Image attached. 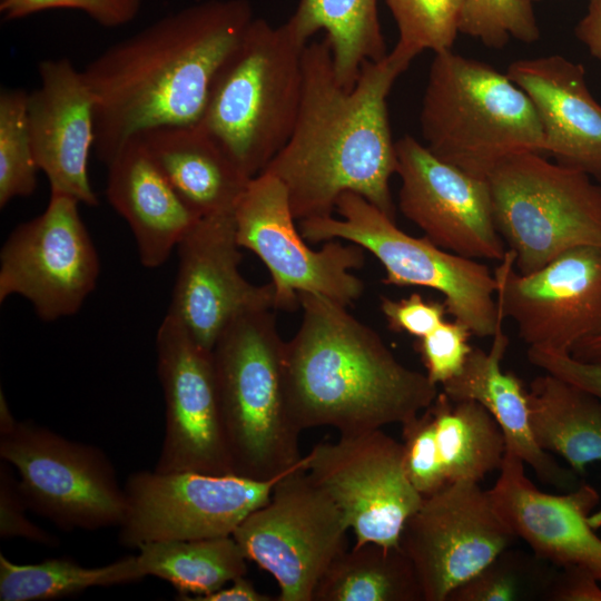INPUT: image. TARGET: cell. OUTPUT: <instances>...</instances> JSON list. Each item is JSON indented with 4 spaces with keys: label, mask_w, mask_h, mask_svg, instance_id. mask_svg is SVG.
Masks as SVG:
<instances>
[{
    "label": "cell",
    "mask_w": 601,
    "mask_h": 601,
    "mask_svg": "<svg viewBox=\"0 0 601 601\" xmlns=\"http://www.w3.org/2000/svg\"><path fill=\"white\" fill-rule=\"evenodd\" d=\"M405 69L387 56L367 61L352 89L336 79L325 39L306 45L303 92L292 134L262 173L285 186L294 218L333 215L358 194L395 220L390 180L397 168L387 98Z\"/></svg>",
    "instance_id": "obj_1"
},
{
    "label": "cell",
    "mask_w": 601,
    "mask_h": 601,
    "mask_svg": "<svg viewBox=\"0 0 601 601\" xmlns=\"http://www.w3.org/2000/svg\"><path fill=\"white\" fill-rule=\"evenodd\" d=\"M138 551L144 575L169 582L179 599L209 594L247 572L248 560L233 535L154 541Z\"/></svg>",
    "instance_id": "obj_30"
},
{
    "label": "cell",
    "mask_w": 601,
    "mask_h": 601,
    "mask_svg": "<svg viewBox=\"0 0 601 601\" xmlns=\"http://www.w3.org/2000/svg\"><path fill=\"white\" fill-rule=\"evenodd\" d=\"M471 335L464 324L454 319L444 321L430 334L418 338L417 351L432 383L442 386L462 371L473 348L469 343Z\"/></svg>",
    "instance_id": "obj_37"
},
{
    "label": "cell",
    "mask_w": 601,
    "mask_h": 601,
    "mask_svg": "<svg viewBox=\"0 0 601 601\" xmlns=\"http://www.w3.org/2000/svg\"><path fill=\"white\" fill-rule=\"evenodd\" d=\"M395 146L401 213L447 252L501 262L508 248L495 227L487 179L440 159L411 135Z\"/></svg>",
    "instance_id": "obj_18"
},
{
    "label": "cell",
    "mask_w": 601,
    "mask_h": 601,
    "mask_svg": "<svg viewBox=\"0 0 601 601\" xmlns=\"http://www.w3.org/2000/svg\"><path fill=\"white\" fill-rule=\"evenodd\" d=\"M28 92L4 88L0 92V207L33 194L39 170L31 146L27 116Z\"/></svg>",
    "instance_id": "obj_33"
},
{
    "label": "cell",
    "mask_w": 601,
    "mask_h": 601,
    "mask_svg": "<svg viewBox=\"0 0 601 601\" xmlns=\"http://www.w3.org/2000/svg\"><path fill=\"white\" fill-rule=\"evenodd\" d=\"M239 248L233 213L201 217L177 245L178 272L167 314L208 351L239 315L275 309L272 283L254 285L243 277Z\"/></svg>",
    "instance_id": "obj_19"
},
{
    "label": "cell",
    "mask_w": 601,
    "mask_h": 601,
    "mask_svg": "<svg viewBox=\"0 0 601 601\" xmlns=\"http://www.w3.org/2000/svg\"><path fill=\"white\" fill-rule=\"evenodd\" d=\"M286 23L304 43L325 32L335 77L346 89L354 87L365 62L388 53L377 0H299Z\"/></svg>",
    "instance_id": "obj_27"
},
{
    "label": "cell",
    "mask_w": 601,
    "mask_h": 601,
    "mask_svg": "<svg viewBox=\"0 0 601 601\" xmlns=\"http://www.w3.org/2000/svg\"><path fill=\"white\" fill-rule=\"evenodd\" d=\"M528 358L545 373L571 382L601 401V361L584 362L574 358L571 354H560L534 347H529Z\"/></svg>",
    "instance_id": "obj_41"
},
{
    "label": "cell",
    "mask_w": 601,
    "mask_h": 601,
    "mask_svg": "<svg viewBox=\"0 0 601 601\" xmlns=\"http://www.w3.org/2000/svg\"><path fill=\"white\" fill-rule=\"evenodd\" d=\"M247 0H208L170 13L96 57L82 75L95 102V149L106 165L134 136L200 121L211 85L242 41Z\"/></svg>",
    "instance_id": "obj_2"
},
{
    "label": "cell",
    "mask_w": 601,
    "mask_h": 601,
    "mask_svg": "<svg viewBox=\"0 0 601 601\" xmlns=\"http://www.w3.org/2000/svg\"><path fill=\"white\" fill-rule=\"evenodd\" d=\"M304 457L312 480L345 515L355 544H400L423 501L407 476L402 443L377 428L319 442Z\"/></svg>",
    "instance_id": "obj_14"
},
{
    "label": "cell",
    "mask_w": 601,
    "mask_h": 601,
    "mask_svg": "<svg viewBox=\"0 0 601 601\" xmlns=\"http://www.w3.org/2000/svg\"><path fill=\"white\" fill-rule=\"evenodd\" d=\"M503 322H499L491 348L473 347L462 371L442 385V392L453 401L480 403L500 426L505 451L518 455L542 482L571 491L580 484L578 475L536 444L530 426L528 391L514 373L502 370L509 346Z\"/></svg>",
    "instance_id": "obj_24"
},
{
    "label": "cell",
    "mask_w": 601,
    "mask_h": 601,
    "mask_svg": "<svg viewBox=\"0 0 601 601\" xmlns=\"http://www.w3.org/2000/svg\"><path fill=\"white\" fill-rule=\"evenodd\" d=\"M28 505L20 492L18 479L9 464H0V538H21L28 541L56 546L59 540L28 519Z\"/></svg>",
    "instance_id": "obj_39"
},
{
    "label": "cell",
    "mask_w": 601,
    "mask_h": 601,
    "mask_svg": "<svg viewBox=\"0 0 601 601\" xmlns=\"http://www.w3.org/2000/svg\"><path fill=\"white\" fill-rule=\"evenodd\" d=\"M524 465L505 451L500 475L489 490L496 510L534 555L558 566L585 568L601 582V538L588 522L599 493L587 483L564 494L543 492Z\"/></svg>",
    "instance_id": "obj_21"
},
{
    "label": "cell",
    "mask_w": 601,
    "mask_h": 601,
    "mask_svg": "<svg viewBox=\"0 0 601 601\" xmlns=\"http://www.w3.org/2000/svg\"><path fill=\"white\" fill-rule=\"evenodd\" d=\"M506 75L535 108L544 152L601 184V105L588 87L583 66L550 55L515 60Z\"/></svg>",
    "instance_id": "obj_22"
},
{
    "label": "cell",
    "mask_w": 601,
    "mask_h": 601,
    "mask_svg": "<svg viewBox=\"0 0 601 601\" xmlns=\"http://www.w3.org/2000/svg\"><path fill=\"white\" fill-rule=\"evenodd\" d=\"M237 242L265 264L274 287L275 309L299 306L298 294L312 293L348 306L364 293L353 275L365 263V249L332 239L312 249L295 226L285 186L275 176L253 177L234 209Z\"/></svg>",
    "instance_id": "obj_11"
},
{
    "label": "cell",
    "mask_w": 601,
    "mask_h": 601,
    "mask_svg": "<svg viewBox=\"0 0 601 601\" xmlns=\"http://www.w3.org/2000/svg\"><path fill=\"white\" fill-rule=\"evenodd\" d=\"M79 204L50 193L46 209L11 231L0 253V302L19 295L47 322L80 309L100 266Z\"/></svg>",
    "instance_id": "obj_13"
},
{
    "label": "cell",
    "mask_w": 601,
    "mask_h": 601,
    "mask_svg": "<svg viewBox=\"0 0 601 601\" xmlns=\"http://www.w3.org/2000/svg\"><path fill=\"white\" fill-rule=\"evenodd\" d=\"M300 41L285 22H250L218 71L198 125L249 178L259 175L288 140L302 100Z\"/></svg>",
    "instance_id": "obj_6"
},
{
    "label": "cell",
    "mask_w": 601,
    "mask_h": 601,
    "mask_svg": "<svg viewBox=\"0 0 601 601\" xmlns=\"http://www.w3.org/2000/svg\"><path fill=\"white\" fill-rule=\"evenodd\" d=\"M40 86L28 92L27 116L33 156L50 185L80 204L98 198L88 176L95 146V102L82 70L68 58L46 59L38 67Z\"/></svg>",
    "instance_id": "obj_20"
},
{
    "label": "cell",
    "mask_w": 601,
    "mask_h": 601,
    "mask_svg": "<svg viewBox=\"0 0 601 601\" xmlns=\"http://www.w3.org/2000/svg\"><path fill=\"white\" fill-rule=\"evenodd\" d=\"M486 179L495 227L519 273H534L578 246H601V184L584 171L525 152Z\"/></svg>",
    "instance_id": "obj_8"
},
{
    "label": "cell",
    "mask_w": 601,
    "mask_h": 601,
    "mask_svg": "<svg viewBox=\"0 0 601 601\" xmlns=\"http://www.w3.org/2000/svg\"><path fill=\"white\" fill-rule=\"evenodd\" d=\"M530 426L536 444L563 457L579 476L601 462V401L587 390L545 373L530 383ZM601 526V508L588 518Z\"/></svg>",
    "instance_id": "obj_26"
},
{
    "label": "cell",
    "mask_w": 601,
    "mask_h": 601,
    "mask_svg": "<svg viewBox=\"0 0 601 601\" xmlns=\"http://www.w3.org/2000/svg\"><path fill=\"white\" fill-rule=\"evenodd\" d=\"M312 601H424L415 568L401 545L354 544L329 564Z\"/></svg>",
    "instance_id": "obj_28"
},
{
    "label": "cell",
    "mask_w": 601,
    "mask_h": 601,
    "mask_svg": "<svg viewBox=\"0 0 601 601\" xmlns=\"http://www.w3.org/2000/svg\"><path fill=\"white\" fill-rule=\"evenodd\" d=\"M494 277L497 308L529 347L571 354L601 333V246L571 248L526 275L508 249Z\"/></svg>",
    "instance_id": "obj_16"
},
{
    "label": "cell",
    "mask_w": 601,
    "mask_h": 601,
    "mask_svg": "<svg viewBox=\"0 0 601 601\" xmlns=\"http://www.w3.org/2000/svg\"><path fill=\"white\" fill-rule=\"evenodd\" d=\"M14 418L3 391L0 392V434L10 431L16 424Z\"/></svg>",
    "instance_id": "obj_46"
},
{
    "label": "cell",
    "mask_w": 601,
    "mask_h": 601,
    "mask_svg": "<svg viewBox=\"0 0 601 601\" xmlns=\"http://www.w3.org/2000/svg\"><path fill=\"white\" fill-rule=\"evenodd\" d=\"M181 200L199 217L234 213L249 180L199 125L139 134Z\"/></svg>",
    "instance_id": "obj_25"
},
{
    "label": "cell",
    "mask_w": 601,
    "mask_h": 601,
    "mask_svg": "<svg viewBox=\"0 0 601 601\" xmlns=\"http://www.w3.org/2000/svg\"><path fill=\"white\" fill-rule=\"evenodd\" d=\"M530 1H532V2H533V1H535V0H530Z\"/></svg>",
    "instance_id": "obj_47"
},
{
    "label": "cell",
    "mask_w": 601,
    "mask_h": 601,
    "mask_svg": "<svg viewBox=\"0 0 601 601\" xmlns=\"http://www.w3.org/2000/svg\"><path fill=\"white\" fill-rule=\"evenodd\" d=\"M427 408L449 483H480L489 473L500 470L505 454L504 436L496 421L480 403L453 401L440 392Z\"/></svg>",
    "instance_id": "obj_29"
},
{
    "label": "cell",
    "mask_w": 601,
    "mask_h": 601,
    "mask_svg": "<svg viewBox=\"0 0 601 601\" xmlns=\"http://www.w3.org/2000/svg\"><path fill=\"white\" fill-rule=\"evenodd\" d=\"M398 32L390 57L405 70L425 50H452L464 0H385Z\"/></svg>",
    "instance_id": "obj_32"
},
{
    "label": "cell",
    "mask_w": 601,
    "mask_h": 601,
    "mask_svg": "<svg viewBox=\"0 0 601 601\" xmlns=\"http://www.w3.org/2000/svg\"><path fill=\"white\" fill-rule=\"evenodd\" d=\"M381 311L390 329L417 338L434 331L447 314L444 302L427 300L418 293L401 299L382 297Z\"/></svg>",
    "instance_id": "obj_40"
},
{
    "label": "cell",
    "mask_w": 601,
    "mask_h": 601,
    "mask_svg": "<svg viewBox=\"0 0 601 601\" xmlns=\"http://www.w3.org/2000/svg\"><path fill=\"white\" fill-rule=\"evenodd\" d=\"M348 530L341 509L307 473L303 455L233 536L247 560L276 580V601H312L329 564L346 550Z\"/></svg>",
    "instance_id": "obj_9"
},
{
    "label": "cell",
    "mask_w": 601,
    "mask_h": 601,
    "mask_svg": "<svg viewBox=\"0 0 601 601\" xmlns=\"http://www.w3.org/2000/svg\"><path fill=\"white\" fill-rule=\"evenodd\" d=\"M541 560L504 550L486 566L455 588L447 601H514L540 595L545 591L554 574L548 573Z\"/></svg>",
    "instance_id": "obj_34"
},
{
    "label": "cell",
    "mask_w": 601,
    "mask_h": 601,
    "mask_svg": "<svg viewBox=\"0 0 601 601\" xmlns=\"http://www.w3.org/2000/svg\"><path fill=\"white\" fill-rule=\"evenodd\" d=\"M300 325L283 353L288 414L302 432L331 426L341 435L403 424L436 398L425 373L396 359L382 337L341 305L298 294Z\"/></svg>",
    "instance_id": "obj_3"
},
{
    "label": "cell",
    "mask_w": 601,
    "mask_h": 601,
    "mask_svg": "<svg viewBox=\"0 0 601 601\" xmlns=\"http://www.w3.org/2000/svg\"><path fill=\"white\" fill-rule=\"evenodd\" d=\"M404 465L415 490L428 496L449 484L437 452L432 415L426 407L402 424Z\"/></svg>",
    "instance_id": "obj_36"
},
{
    "label": "cell",
    "mask_w": 601,
    "mask_h": 601,
    "mask_svg": "<svg viewBox=\"0 0 601 601\" xmlns=\"http://www.w3.org/2000/svg\"><path fill=\"white\" fill-rule=\"evenodd\" d=\"M571 355L584 362L601 361V333L578 343L572 349Z\"/></svg>",
    "instance_id": "obj_45"
},
{
    "label": "cell",
    "mask_w": 601,
    "mask_h": 601,
    "mask_svg": "<svg viewBox=\"0 0 601 601\" xmlns=\"http://www.w3.org/2000/svg\"><path fill=\"white\" fill-rule=\"evenodd\" d=\"M598 578L588 569L578 565L561 566L554 572L544 599L551 601H601Z\"/></svg>",
    "instance_id": "obj_42"
},
{
    "label": "cell",
    "mask_w": 601,
    "mask_h": 601,
    "mask_svg": "<svg viewBox=\"0 0 601 601\" xmlns=\"http://www.w3.org/2000/svg\"><path fill=\"white\" fill-rule=\"evenodd\" d=\"M0 457L16 469L29 508L65 531L121 524L126 494L106 453L33 421L0 434Z\"/></svg>",
    "instance_id": "obj_10"
},
{
    "label": "cell",
    "mask_w": 601,
    "mask_h": 601,
    "mask_svg": "<svg viewBox=\"0 0 601 601\" xmlns=\"http://www.w3.org/2000/svg\"><path fill=\"white\" fill-rule=\"evenodd\" d=\"M283 474L258 481L187 471L131 473L124 485L126 511L119 542L138 549L154 541L233 535L253 511L268 502Z\"/></svg>",
    "instance_id": "obj_12"
},
{
    "label": "cell",
    "mask_w": 601,
    "mask_h": 601,
    "mask_svg": "<svg viewBox=\"0 0 601 601\" xmlns=\"http://www.w3.org/2000/svg\"><path fill=\"white\" fill-rule=\"evenodd\" d=\"M142 0H0L4 20H18L53 9H72L89 16L106 28L131 22L139 13Z\"/></svg>",
    "instance_id": "obj_38"
},
{
    "label": "cell",
    "mask_w": 601,
    "mask_h": 601,
    "mask_svg": "<svg viewBox=\"0 0 601 601\" xmlns=\"http://www.w3.org/2000/svg\"><path fill=\"white\" fill-rule=\"evenodd\" d=\"M180 600L187 601H276L268 594L260 593L253 583L245 578L239 577L231 581L229 587L211 592L203 597H185Z\"/></svg>",
    "instance_id": "obj_44"
},
{
    "label": "cell",
    "mask_w": 601,
    "mask_h": 601,
    "mask_svg": "<svg viewBox=\"0 0 601 601\" xmlns=\"http://www.w3.org/2000/svg\"><path fill=\"white\" fill-rule=\"evenodd\" d=\"M165 432L155 470L233 474L215 388L211 351L171 315L156 335Z\"/></svg>",
    "instance_id": "obj_17"
},
{
    "label": "cell",
    "mask_w": 601,
    "mask_h": 601,
    "mask_svg": "<svg viewBox=\"0 0 601 601\" xmlns=\"http://www.w3.org/2000/svg\"><path fill=\"white\" fill-rule=\"evenodd\" d=\"M333 215L300 220L312 243L344 239L373 254L385 269L384 284L421 286L444 297L447 314L473 335L493 337L504 318L496 304V280L487 266L447 252L427 237H414L363 196L347 191ZM505 319V318H504Z\"/></svg>",
    "instance_id": "obj_7"
},
{
    "label": "cell",
    "mask_w": 601,
    "mask_h": 601,
    "mask_svg": "<svg viewBox=\"0 0 601 601\" xmlns=\"http://www.w3.org/2000/svg\"><path fill=\"white\" fill-rule=\"evenodd\" d=\"M107 167L108 201L128 223L141 264L161 266L201 217L171 187L140 135L127 140Z\"/></svg>",
    "instance_id": "obj_23"
},
{
    "label": "cell",
    "mask_w": 601,
    "mask_h": 601,
    "mask_svg": "<svg viewBox=\"0 0 601 601\" xmlns=\"http://www.w3.org/2000/svg\"><path fill=\"white\" fill-rule=\"evenodd\" d=\"M144 578L137 555L99 568H87L67 556L18 564L0 553L1 601L56 600L90 588L131 583Z\"/></svg>",
    "instance_id": "obj_31"
},
{
    "label": "cell",
    "mask_w": 601,
    "mask_h": 601,
    "mask_svg": "<svg viewBox=\"0 0 601 601\" xmlns=\"http://www.w3.org/2000/svg\"><path fill=\"white\" fill-rule=\"evenodd\" d=\"M285 342L272 309L244 313L211 349L215 388L233 474L276 477L302 460L300 431L286 406Z\"/></svg>",
    "instance_id": "obj_4"
},
{
    "label": "cell",
    "mask_w": 601,
    "mask_h": 601,
    "mask_svg": "<svg viewBox=\"0 0 601 601\" xmlns=\"http://www.w3.org/2000/svg\"><path fill=\"white\" fill-rule=\"evenodd\" d=\"M420 124L432 154L475 177L513 156L544 152L528 95L506 73L453 50L434 53Z\"/></svg>",
    "instance_id": "obj_5"
},
{
    "label": "cell",
    "mask_w": 601,
    "mask_h": 601,
    "mask_svg": "<svg viewBox=\"0 0 601 601\" xmlns=\"http://www.w3.org/2000/svg\"><path fill=\"white\" fill-rule=\"evenodd\" d=\"M574 33L601 62V0H589L587 12L578 22Z\"/></svg>",
    "instance_id": "obj_43"
},
{
    "label": "cell",
    "mask_w": 601,
    "mask_h": 601,
    "mask_svg": "<svg viewBox=\"0 0 601 601\" xmlns=\"http://www.w3.org/2000/svg\"><path fill=\"white\" fill-rule=\"evenodd\" d=\"M516 539L489 490L459 481L423 497L403 526L400 545L415 568L424 601H447Z\"/></svg>",
    "instance_id": "obj_15"
},
{
    "label": "cell",
    "mask_w": 601,
    "mask_h": 601,
    "mask_svg": "<svg viewBox=\"0 0 601 601\" xmlns=\"http://www.w3.org/2000/svg\"><path fill=\"white\" fill-rule=\"evenodd\" d=\"M459 31L493 49H502L512 38L524 43L540 38L530 0H464Z\"/></svg>",
    "instance_id": "obj_35"
}]
</instances>
